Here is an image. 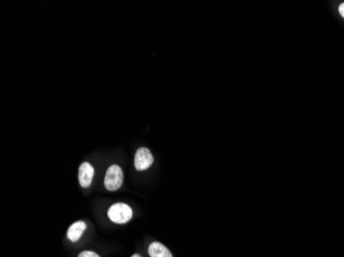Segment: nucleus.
I'll return each instance as SVG.
<instances>
[{
	"label": "nucleus",
	"mask_w": 344,
	"mask_h": 257,
	"mask_svg": "<svg viewBox=\"0 0 344 257\" xmlns=\"http://www.w3.org/2000/svg\"><path fill=\"white\" fill-rule=\"evenodd\" d=\"M107 215L112 222L123 224L131 220L132 209L124 203H117L109 208Z\"/></svg>",
	"instance_id": "f257e3e1"
},
{
	"label": "nucleus",
	"mask_w": 344,
	"mask_h": 257,
	"mask_svg": "<svg viewBox=\"0 0 344 257\" xmlns=\"http://www.w3.org/2000/svg\"><path fill=\"white\" fill-rule=\"evenodd\" d=\"M123 171L118 165H112L108 168L105 178H104V185L106 189L114 191L119 189L123 184Z\"/></svg>",
	"instance_id": "f03ea898"
},
{
	"label": "nucleus",
	"mask_w": 344,
	"mask_h": 257,
	"mask_svg": "<svg viewBox=\"0 0 344 257\" xmlns=\"http://www.w3.org/2000/svg\"><path fill=\"white\" fill-rule=\"evenodd\" d=\"M152 163H154L152 154L147 148L141 147L136 151L135 158H134V165L137 171H143V170L148 169Z\"/></svg>",
	"instance_id": "7ed1b4c3"
},
{
	"label": "nucleus",
	"mask_w": 344,
	"mask_h": 257,
	"mask_svg": "<svg viewBox=\"0 0 344 257\" xmlns=\"http://www.w3.org/2000/svg\"><path fill=\"white\" fill-rule=\"evenodd\" d=\"M94 176V168L88 162L83 163L79 169V181L82 187H89Z\"/></svg>",
	"instance_id": "20e7f679"
},
{
	"label": "nucleus",
	"mask_w": 344,
	"mask_h": 257,
	"mask_svg": "<svg viewBox=\"0 0 344 257\" xmlns=\"http://www.w3.org/2000/svg\"><path fill=\"white\" fill-rule=\"evenodd\" d=\"M148 254L150 257H172L168 248L159 242H154L149 245Z\"/></svg>",
	"instance_id": "39448f33"
},
{
	"label": "nucleus",
	"mask_w": 344,
	"mask_h": 257,
	"mask_svg": "<svg viewBox=\"0 0 344 257\" xmlns=\"http://www.w3.org/2000/svg\"><path fill=\"white\" fill-rule=\"evenodd\" d=\"M87 226L84 221H78L69 227L68 232H67V238L71 241V242H77L81 239L83 233L85 232Z\"/></svg>",
	"instance_id": "423d86ee"
},
{
	"label": "nucleus",
	"mask_w": 344,
	"mask_h": 257,
	"mask_svg": "<svg viewBox=\"0 0 344 257\" xmlns=\"http://www.w3.org/2000/svg\"><path fill=\"white\" fill-rule=\"evenodd\" d=\"M79 257H99V255L92 251H84L79 255Z\"/></svg>",
	"instance_id": "0eeeda50"
},
{
	"label": "nucleus",
	"mask_w": 344,
	"mask_h": 257,
	"mask_svg": "<svg viewBox=\"0 0 344 257\" xmlns=\"http://www.w3.org/2000/svg\"><path fill=\"white\" fill-rule=\"evenodd\" d=\"M339 13H340V15L344 18V3L341 4V5L339 6Z\"/></svg>",
	"instance_id": "6e6552de"
},
{
	"label": "nucleus",
	"mask_w": 344,
	"mask_h": 257,
	"mask_svg": "<svg viewBox=\"0 0 344 257\" xmlns=\"http://www.w3.org/2000/svg\"><path fill=\"white\" fill-rule=\"evenodd\" d=\"M132 257H141L139 254H134Z\"/></svg>",
	"instance_id": "1a4fd4ad"
}]
</instances>
